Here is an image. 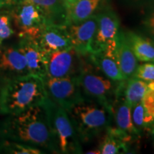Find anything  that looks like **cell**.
I'll return each instance as SVG.
<instances>
[{
	"instance_id": "6da1fadb",
	"label": "cell",
	"mask_w": 154,
	"mask_h": 154,
	"mask_svg": "<svg viewBox=\"0 0 154 154\" xmlns=\"http://www.w3.org/2000/svg\"><path fill=\"white\" fill-rule=\"evenodd\" d=\"M0 138L27 144L44 152L59 153L44 104L7 116L0 124Z\"/></svg>"
},
{
	"instance_id": "7a4b0ae2",
	"label": "cell",
	"mask_w": 154,
	"mask_h": 154,
	"mask_svg": "<svg viewBox=\"0 0 154 154\" xmlns=\"http://www.w3.org/2000/svg\"><path fill=\"white\" fill-rule=\"evenodd\" d=\"M47 99L43 79L28 74L0 83V114L14 115L42 105Z\"/></svg>"
},
{
	"instance_id": "3957f363",
	"label": "cell",
	"mask_w": 154,
	"mask_h": 154,
	"mask_svg": "<svg viewBox=\"0 0 154 154\" xmlns=\"http://www.w3.org/2000/svg\"><path fill=\"white\" fill-rule=\"evenodd\" d=\"M67 111L82 143L97 138L113 121L112 108L91 100L86 99Z\"/></svg>"
},
{
	"instance_id": "277c9868",
	"label": "cell",
	"mask_w": 154,
	"mask_h": 154,
	"mask_svg": "<svg viewBox=\"0 0 154 154\" xmlns=\"http://www.w3.org/2000/svg\"><path fill=\"white\" fill-rule=\"evenodd\" d=\"M86 57L82 60L78 79L84 97L112 108L116 96L119 82H113L100 74Z\"/></svg>"
},
{
	"instance_id": "5b68a950",
	"label": "cell",
	"mask_w": 154,
	"mask_h": 154,
	"mask_svg": "<svg viewBox=\"0 0 154 154\" xmlns=\"http://www.w3.org/2000/svg\"><path fill=\"white\" fill-rule=\"evenodd\" d=\"M43 104L47 111L59 153H82V143L68 111L48 98Z\"/></svg>"
},
{
	"instance_id": "8992f818",
	"label": "cell",
	"mask_w": 154,
	"mask_h": 154,
	"mask_svg": "<svg viewBox=\"0 0 154 154\" xmlns=\"http://www.w3.org/2000/svg\"><path fill=\"white\" fill-rule=\"evenodd\" d=\"M42 79L48 99L66 111L86 100L78 76L65 78H51L46 76Z\"/></svg>"
},
{
	"instance_id": "52a82bcc",
	"label": "cell",
	"mask_w": 154,
	"mask_h": 154,
	"mask_svg": "<svg viewBox=\"0 0 154 154\" xmlns=\"http://www.w3.org/2000/svg\"><path fill=\"white\" fill-rule=\"evenodd\" d=\"M11 20L19 37L27 36L36 39L46 24L47 19L36 5L23 2L10 7Z\"/></svg>"
},
{
	"instance_id": "ba28073f",
	"label": "cell",
	"mask_w": 154,
	"mask_h": 154,
	"mask_svg": "<svg viewBox=\"0 0 154 154\" xmlns=\"http://www.w3.org/2000/svg\"><path fill=\"white\" fill-rule=\"evenodd\" d=\"M83 58L74 48L48 53L47 76L51 78L77 76Z\"/></svg>"
},
{
	"instance_id": "9c48e42d",
	"label": "cell",
	"mask_w": 154,
	"mask_h": 154,
	"mask_svg": "<svg viewBox=\"0 0 154 154\" xmlns=\"http://www.w3.org/2000/svg\"><path fill=\"white\" fill-rule=\"evenodd\" d=\"M96 16L97 27L92 42V53L103 50L116 38L121 30L120 19L109 6H103Z\"/></svg>"
},
{
	"instance_id": "30bf717a",
	"label": "cell",
	"mask_w": 154,
	"mask_h": 154,
	"mask_svg": "<svg viewBox=\"0 0 154 154\" xmlns=\"http://www.w3.org/2000/svg\"><path fill=\"white\" fill-rule=\"evenodd\" d=\"M30 74L18 45L2 46L0 54V83Z\"/></svg>"
},
{
	"instance_id": "8fae6325",
	"label": "cell",
	"mask_w": 154,
	"mask_h": 154,
	"mask_svg": "<svg viewBox=\"0 0 154 154\" xmlns=\"http://www.w3.org/2000/svg\"><path fill=\"white\" fill-rule=\"evenodd\" d=\"M72 47L83 57L92 53V42L97 27L96 14L77 24L66 26Z\"/></svg>"
},
{
	"instance_id": "7c38bea8",
	"label": "cell",
	"mask_w": 154,
	"mask_h": 154,
	"mask_svg": "<svg viewBox=\"0 0 154 154\" xmlns=\"http://www.w3.org/2000/svg\"><path fill=\"white\" fill-rule=\"evenodd\" d=\"M17 45L26 58L29 74L41 78L47 76L48 53L37 41L27 36H21L19 37Z\"/></svg>"
},
{
	"instance_id": "4fadbf2b",
	"label": "cell",
	"mask_w": 154,
	"mask_h": 154,
	"mask_svg": "<svg viewBox=\"0 0 154 154\" xmlns=\"http://www.w3.org/2000/svg\"><path fill=\"white\" fill-rule=\"evenodd\" d=\"M36 40L47 53L73 48L66 25L47 23Z\"/></svg>"
},
{
	"instance_id": "5bb4252c",
	"label": "cell",
	"mask_w": 154,
	"mask_h": 154,
	"mask_svg": "<svg viewBox=\"0 0 154 154\" xmlns=\"http://www.w3.org/2000/svg\"><path fill=\"white\" fill-rule=\"evenodd\" d=\"M116 56L124 79L134 77L138 66V60L127 42L124 32L121 29L117 36Z\"/></svg>"
},
{
	"instance_id": "9a60e30c",
	"label": "cell",
	"mask_w": 154,
	"mask_h": 154,
	"mask_svg": "<svg viewBox=\"0 0 154 154\" xmlns=\"http://www.w3.org/2000/svg\"><path fill=\"white\" fill-rule=\"evenodd\" d=\"M103 141L99 146L100 153H126L129 151V143L134 139L129 135L119 130L116 127L109 126L106 130Z\"/></svg>"
},
{
	"instance_id": "2e32d148",
	"label": "cell",
	"mask_w": 154,
	"mask_h": 154,
	"mask_svg": "<svg viewBox=\"0 0 154 154\" xmlns=\"http://www.w3.org/2000/svg\"><path fill=\"white\" fill-rule=\"evenodd\" d=\"M113 119L116 127L129 135L134 140L138 139L140 134L135 128L131 117V106L125 101L123 96L117 94L112 107Z\"/></svg>"
},
{
	"instance_id": "e0dca14e",
	"label": "cell",
	"mask_w": 154,
	"mask_h": 154,
	"mask_svg": "<svg viewBox=\"0 0 154 154\" xmlns=\"http://www.w3.org/2000/svg\"><path fill=\"white\" fill-rule=\"evenodd\" d=\"M103 3L104 0H76L66 4V26L79 23L96 14Z\"/></svg>"
},
{
	"instance_id": "ac0fdd59",
	"label": "cell",
	"mask_w": 154,
	"mask_h": 154,
	"mask_svg": "<svg viewBox=\"0 0 154 154\" xmlns=\"http://www.w3.org/2000/svg\"><path fill=\"white\" fill-rule=\"evenodd\" d=\"M87 57L94 67L106 77L116 82L124 80L114 56L106 54L101 50L90 54Z\"/></svg>"
},
{
	"instance_id": "d6986e66",
	"label": "cell",
	"mask_w": 154,
	"mask_h": 154,
	"mask_svg": "<svg viewBox=\"0 0 154 154\" xmlns=\"http://www.w3.org/2000/svg\"><path fill=\"white\" fill-rule=\"evenodd\" d=\"M124 34L138 61L154 63V42L151 38L132 31H126Z\"/></svg>"
},
{
	"instance_id": "ffe728a7",
	"label": "cell",
	"mask_w": 154,
	"mask_h": 154,
	"mask_svg": "<svg viewBox=\"0 0 154 154\" xmlns=\"http://www.w3.org/2000/svg\"><path fill=\"white\" fill-rule=\"evenodd\" d=\"M149 91L147 82L132 77L119 82L116 95L120 94L131 106L142 101L144 95Z\"/></svg>"
},
{
	"instance_id": "44dd1931",
	"label": "cell",
	"mask_w": 154,
	"mask_h": 154,
	"mask_svg": "<svg viewBox=\"0 0 154 154\" xmlns=\"http://www.w3.org/2000/svg\"><path fill=\"white\" fill-rule=\"evenodd\" d=\"M36 5L47 19V23L66 25V11L63 0H25Z\"/></svg>"
},
{
	"instance_id": "7402d4cb",
	"label": "cell",
	"mask_w": 154,
	"mask_h": 154,
	"mask_svg": "<svg viewBox=\"0 0 154 154\" xmlns=\"http://www.w3.org/2000/svg\"><path fill=\"white\" fill-rule=\"evenodd\" d=\"M0 153L14 154H39L44 153L43 150L25 143L13 140L2 139L0 140Z\"/></svg>"
},
{
	"instance_id": "603a6c76",
	"label": "cell",
	"mask_w": 154,
	"mask_h": 154,
	"mask_svg": "<svg viewBox=\"0 0 154 154\" xmlns=\"http://www.w3.org/2000/svg\"><path fill=\"white\" fill-rule=\"evenodd\" d=\"M15 33L11 20L9 6L5 5L0 9V42L10 38Z\"/></svg>"
},
{
	"instance_id": "cb8c5ba5",
	"label": "cell",
	"mask_w": 154,
	"mask_h": 154,
	"mask_svg": "<svg viewBox=\"0 0 154 154\" xmlns=\"http://www.w3.org/2000/svg\"><path fill=\"white\" fill-rule=\"evenodd\" d=\"M146 111L142 102H139L137 104L131 107V117L133 124L135 128L141 134L143 131L147 130V127L145 124Z\"/></svg>"
},
{
	"instance_id": "d4e9b609",
	"label": "cell",
	"mask_w": 154,
	"mask_h": 154,
	"mask_svg": "<svg viewBox=\"0 0 154 154\" xmlns=\"http://www.w3.org/2000/svg\"><path fill=\"white\" fill-rule=\"evenodd\" d=\"M141 25L148 37L154 42V2L150 3L142 19Z\"/></svg>"
},
{
	"instance_id": "484cf974",
	"label": "cell",
	"mask_w": 154,
	"mask_h": 154,
	"mask_svg": "<svg viewBox=\"0 0 154 154\" xmlns=\"http://www.w3.org/2000/svg\"><path fill=\"white\" fill-rule=\"evenodd\" d=\"M134 77L140 79L147 82H153L154 63L145 62L138 65Z\"/></svg>"
},
{
	"instance_id": "4316f807",
	"label": "cell",
	"mask_w": 154,
	"mask_h": 154,
	"mask_svg": "<svg viewBox=\"0 0 154 154\" xmlns=\"http://www.w3.org/2000/svg\"><path fill=\"white\" fill-rule=\"evenodd\" d=\"M141 102L146 113L154 119V90L146 92Z\"/></svg>"
},
{
	"instance_id": "83f0119b",
	"label": "cell",
	"mask_w": 154,
	"mask_h": 154,
	"mask_svg": "<svg viewBox=\"0 0 154 154\" xmlns=\"http://www.w3.org/2000/svg\"><path fill=\"white\" fill-rule=\"evenodd\" d=\"M5 1H6V5L7 6H9V7H11V6L16 5H18V4L22 3L23 2H24L25 0H5Z\"/></svg>"
},
{
	"instance_id": "f1b7e54d",
	"label": "cell",
	"mask_w": 154,
	"mask_h": 154,
	"mask_svg": "<svg viewBox=\"0 0 154 154\" xmlns=\"http://www.w3.org/2000/svg\"><path fill=\"white\" fill-rule=\"evenodd\" d=\"M131 1L134 2L136 3H151L152 2H154V0H131Z\"/></svg>"
},
{
	"instance_id": "f546056e",
	"label": "cell",
	"mask_w": 154,
	"mask_h": 154,
	"mask_svg": "<svg viewBox=\"0 0 154 154\" xmlns=\"http://www.w3.org/2000/svg\"><path fill=\"white\" fill-rule=\"evenodd\" d=\"M7 5H6V1L5 0H0V9L2 8V7H3L4 6Z\"/></svg>"
},
{
	"instance_id": "4dcf8cb0",
	"label": "cell",
	"mask_w": 154,
	"mask_h": 154,
	"mask_svg": "<svg viewBox=\"0 0 154 154\" xmlns=\"http://www.w3.org/2000/svg\"><path fill=\"white\" fill-rule=\"evenodd\" d=\"M74 1H76V0H63V2H64V5H66V4L72 3Z\"/></svg>"
},
{
	"instance_id": "1f68e13d",
	"label": "cell",
	"mask_w": 154,
	"mask_h": 154,
	"mask_svg": "<svg viewBox=\"0 0 154 154\" xmlns=\"http://www.w3.org/2000/svg\"><path fill=\"white\" fill-rule=\"evenodd\" d=\"M151 134L152 137H153V141H154V126L153 127V128H152L151 131Z\"/></svg>"
},
{
	"instance_id": "d6a6232c",
	"label": "cell",
	"mask_w": 154,
	"mask_h": 154,
	"mask_svg": "<svg viewBox=\"0 0 154 154\" xmlns=\"http://www.w3.org/2000/svg\"><path fill=\"white\" fill-rule=\"evenodd\" d=\"M2 42H0V54H1V51H2Z\"/></svg>"
}]
</instances>
